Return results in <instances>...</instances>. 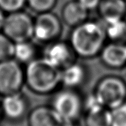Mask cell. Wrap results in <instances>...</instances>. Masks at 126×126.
Instances as JSON below:
<instances>
[{"instance_id": "22", "label": "cell", "mask_w": 126, "mask_h": 126, "mask_svg": "<svg viewBox=\"0 0 126 126\" xmlns=\"http://www.w3.org/2000/svg\"><path fill=\"white\" fill-rule=\"evenodd\" d=\"M89 11L97 9L101 0H78Z\"/></svg>"}, {"instance_id": "17", "label": "cell", "mask_w": 126, "mask_h": 126, "mask_svg": "<svg viewBox=\"0 0 126 126\" xmlns=\"http://www.w3.org/2000/svg\"><path fill=\"white\" fill-rule=\"evenodd\" d=\"M35 47L30 41L15 43L13 58L20 63H30L35 58Z\"/></svg>"}, {"instance_id": "5", "label": "cell", "mask_w": 126, "mask_h": 126, "mask_svg": "<svg viewBox=\"0 0 126 126\" xmlns=\"http://www.w3.org/2000/svg\"><path fill=\"white\" fill-rule=\"evenodd\" d=\"M25 82V71L16 59L0 62V94L18 93Z\"/></svg>"}, {"instance_id": "26", "label": "cell", "mask_w": 126, "mask_h": 126, "mask_svg": "<svg viewBox=\"0 0 126 126\" xmlns=\"http://www.w3.org/2000/svg\"></svg>"}, {"instance_id": "9", "label": "cell", "mask_w": 126, "mask_h": 126, "mask_svg": "<svg viewBox=\"0 0 126 126\" xmlns=\"http://www.w3.org/2000/svg\"><path fill=\"white\" fill-rule=\"evenodd\" d=\"M75 55L69 42L55 41L47 47L44 58L56 67L63 69L74 62Z\"/></svg>"}, {"instance_id": "10", "label": "cell", "mask_w": 126, "mask_h": 126, "mask_svg": "<svg viewBox=\"0 0 126 126\" xmlns=\"http://www.w3.org/2000/svg\"><path fill=\"white\" fill-rule=\"evenodd\" d=\"M64 123L52 106L36 107L31 111L28 117L29 126H62Z\"/></svg>"}, {"instance_id": "11", "label": "cell", "mask_w": 126, "mask_h": 126, "mask_svg": "<svg viewBox=\"0 0 126 126\" xmlns=\"http://www.w3.org/2000/svg\"><path fill=\"white\" fill-rule=\"evenodd\" d=\"M1 108L6 117L17 120L24 116L27 109V103L24 97L19 92L5 95L1 101Z\"/></svg>"}, {"instance_id": "6", "label": "cell", "mask_w": 126, "mask_h": 126, "mask_svg": "<svg viewBox=\"0 0 126 126\" xmlns=\"http://www.w3.org/2000/svg\"><path fill=\"white\" fill-rule=\"evenodd\" d=\"M52 107L64 122H75L81 114L83 103L78 93L72 89H66L55 94Z\"/></svg>"}, {"instance_id": "7", "label": "cell", "mask_w": 126, "mask_h": 126, "mask_svg": "<svg viewBox=\"0 0 126 126\" xmlns=\"http://www.w3.org/2000/svg\"><path fill=\"white\" fill-rule=\"evenodd\" d=\"M61 31L62 24L60 18L51 11L38 13L34 19V38L40 42L55 41Z\"/></svg>"}, {"instance_id": "25", "label": "cell", "mask_w": 126, "mask_h": 126, "mask_svg": "<svg viewBox=\"0 0 126 126\" xmlns=\"http://www.w3.org/2000/svg\"><path fill=\"white\" fill-rule=\"evenodd\" d=\"M2 115H3V113H2L1 108V106H0V121H1V116Z\"/></svg>"}, {"instance_id": "14", "label": "cell", "mask_w": 126, "mask_h": 126, "mask_svg": "<svg viewBox=\"0 0 126 126\" xmlns=\"http://www.w3.org/2000/svg\"><path fill=\"white\" fill-rule=\"evenodd\" d=\"M89 10L78 1H70L65 4L62 10V18L65 24L76 27L87 21Z\"/></svg>"}, {"instance_id": "21", "label": "cell", "mask_w": 126, "mask_h": 126, "mask_svg": "<svg viewBox=\"0 0 126 126\" xmlns=\"http://www.w3.org/2000/svg\"><path fill=\"white\" fill-rule=\"evenodd\" d=\"M27 0H0V8L4 13H13L21 10Z\"/></svg>"}, {"instance_id": "16", "label": "cell", "mask_w": 126, "mask_h": 126, "mask_svg": "<svg viewBox=\"0 0 126 126\" xmlns=\"http://www.w3.org/2000/svg\"><path fill=\"white\" fill-rule=\"evenodd\" d=\"M106 32L111 42L126 44V18L106 24Z\"/></svg>"}, {"instance_id": "2", "label": "cell", "mask_w": 126, "mask_h": 126, "mask_svg": "<svg viewBox=\"0 0 126 126\" xmlns=\"http://www.w3.org/2000/svg\"><path fill=\"white\" fill-rule=\"evenodd\" d=\"M25 82L33 92L48 94L55 92L61 83V70L46 58H35L27 63Z\"/></svg>"}, {"instance_id": "18", "label": "cell", "mask_w": 126, "mask_h": 126, "mask_svg": "<svg viewBox=\"0 0 126 126\" xmlns=\"http://www.w3.org/2000/svg\"><path fill=\"white\" fill-rule=\"evenodd\" d=\"M15 43L4 33L0 32V62L13 58Z\"/></svg>"}, {"instance_id": "19", "label": "cell", "mask_w": 126, "mask_h": 126, "mask_svg": "<svg viewBox=\"0 0 126 126\" xmlns=\"http://www.w3.org/2000/svg\"><path fill=\"white\" fill-rule=\"evenodd\" d=\"M57 0H27L30 8L37 13L51 11L56 5Z\"/></svg>"}, {"instance_id": "15", "label": "cell", "mask_w": 126, "mask_h": 126, "mask_svg": "<svg viewBox=\"0 0 126 126\" xmlns=\"http://www.w3.org/2000/svg\"><path fill=\"white\" fill-rule=\"evenodd\" d=\"M86 77L85 68L81 64L73 62L61 71V83L67 89H73L80 86Z\"/></svg>"}, {"instance_id": "8", "label": "cell", "mask_w": 126, "mask_h": 126, "mask_svg": "<svg viewBox=\"0 0 126 126\" xmlns=\"http://www.w3.org/2000/svg\"><path fill=\"white\" fill-rule=\"evenodd\" d=\"M86 109V126H111V111L103 106L94 94L90 95L83 104Z\"/></svg>"}, {"instance_id": "12", "label": "cell", "mask_w": 126, "mask_h": 126, "mask_svg": "<svg viewBox=\"0 0 126 126\" xmlns=\"http://www.w3.org/2000/svg\"><path fill=\"white\" fill-rule=\"evenodd\" d=\"M103 63L112 69H120L126 66V44L111 42L100 52Z\"/></svg>"}, {"instance_id": "24", "label": "cell", "mask_w": 126, "mask_h": 126, "mask_svg": "<svg viewBox=\"0 0 126 126\" xmlns=\"http://www.w3.org/2000/svg\"><path fill=\"white\" fill-rule=\"evenodd\" d=\"M62 126H78L74 122H65Z\"/></svg>"}, {"instance_id": "23", "label": "cell", "mask_w": 126, "mask_h": 126, "mask_svg": "<svg viewBox=\"0 0 126 126\" xmlns=\"http://www.w3.org/2000/svg\"><path fill=\"white\" fill-rule=\"evenodd\" d=\"M5 16H4V12L0 8V31L2 30L3 26H4V23L5 21Z\"/></svg>"}, {"instance_id": "20", "label": "cell", "mask_w": 126, "mask_h": 126, "mask_svg": "<svg viewBox=\"0 0 126 126\" xmlns=\"http://www.w3.org/2000/svg\"><path fill=\"white\" fill-rule=\"evenodd\" d=\"M111 111V126H126V102L113 109Z\"/></svg>"}, {"instance_id": "13", "label": "cell", "mask_w": 126, "mask_h": 126, "mask_svg": "<svg viewBox=\"0 0 126 126\" xmlns=\"http://www.w3.org/2000/svg\"><path fill=\"white\" fill-rule=\"evenodd\" d=\"M97 10L106 24L124 19L126 16V1L101 0Z\"/></svg>"}, {"instance_id": "3", "label": "cell", "mask_w": 126, "mask_h": 126, "mask_svg": "<svg viewBox=\"0 0 126 126\" xmlns=\"http://www.w3.org/2000/svg\"><path fill=\"white\" fill-rule=\"evenodd\" d=\"M94 94L103 106L111 110L126 103V82L117 76L105 77L98 82Z\"/></svg>"}, {"instance_id": "4", "label": "cell", "mask_w": 126, "mask_h": 126, "mask_svg": "<svg viewBox=\"0 0 126 126\" xmlns=\"http://www.w3.org/2000/svg\"><path fill=\"white\" fill-rule=\"evenodd\" d=\"M2 30L14 43L30 41L34 38V19L22 10L10 13L5 17Z\"/></svg>"}, {"instance_id": "1", "label": "cell", "mask_w": 126, "mask_h": 126, "mask_svg": "<svg viewBox=\"0 0 126 126\" xmlns=\"http://www.w3.org/2000/svg\"><path fill=\"white\" fill-rule=\"evenodd\" d=\"M106 39V27L97 21H86L74 27L69 44L76 55L92 58L100 54Z\"/></svg>"}]
</instances>
